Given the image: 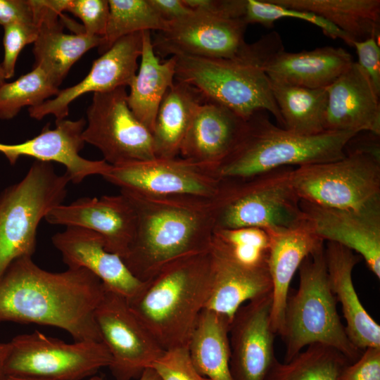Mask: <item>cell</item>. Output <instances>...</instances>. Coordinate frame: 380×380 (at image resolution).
Listing matches in <instances>:
<instances>
[{
  "instance_id": "6da1fadb",
  "label": "cell",
  "mask_w": 380,
  "mask_h": 380,
  "mask_svg": "<svg viewBox=\"0 0 380 380\" xmlns=\"http://www.w3.org/2000/svg\"><path fill=\"white\" fill-rule=\"evenodd\" d=\"M103 291L102 281L85 269L51 272L22 257L0 277V322L54 327L75 341H101L94 312Z\"/></svg>"
},
{
  "instance_id": "30bf717a",
  "label": "cell",
  "mask_w": 380,
  "mask_h": 380,
  "mask_svg": "<svg viewBox=\"0 0 380 380\" xmlns=\"http://www.w3.org/2000/svg\"><path fill=\"white\" fill-rule=\"evenodd\" d=\"M9 343L6 375L82 380L111 363V356L102 341L69 343L34 331L18 335Z\"/></svg>"
},
{
  "instance_id": "4dcf8cb0",
  "label": "cell",
  "mask_w": 380,
  "mask_h": 380,
  "mask_svg": "<svg viewBox=\"0 0 380 380\" xmlns=\"http://www.w3.org/2000/svg\"><path fill=\"white\" fill-rule=\"evenodd\" d=\"M285 8L312 12L345 32L353 42L379 37V0H269Z\"/></svg>"
},
{
  "instance_id": "74e56055",
  "label": "cell",
  "mask_w": 380,
  "mask_h": 380,
  "mask_svg": "<svg viewBox=\"0 0 380 380\" xmlns=\"http://www.w3.org/2000/svg\"><path fill=\"white\" fill-rule=\"evenodd\" d=\"M63 11L81 20L87 34L101 37L105 34L109 16L108 1L63 0Z\"/></svg>"
},
{
  "instance_id": "52a82bcc",
  "label": "cell",
  "mask_w": 380,
  "mask_h": 380,
  "mask_svg": "<svg viewBox=\"0 0 380 380\" xmlns=\"http://www.w3.org/2000/svg\"><path fill=\"white\" fill-rule=\"evenodd\" d=\"M70 182L51 163L34 161L24 177L0 194V277L16 259L32 257L40 221L63 204Z\"/></svg>"
},
{
  "instance_id": "f546056e",
  "label": "cell",
  "mask_w": 380,
  "mask_h": 380,
  "mask_svg": "<svg viewBox=\"0 0 380 380\" xmlns=\"http://www.w3.org/2000/svg\"><path fill=\"white\" fill-rule=\"evenodd\" d=\"M232 319L204 308L187 348L196 369L210 380H232L229 331Z\"/></svg>"
},
{
  "instance_id": "2e32d148",
  "label": "cell",
  "mask_w": 380,
  "mask_h": 380,
  "mask_svg": "<svg viewBox=\"0 0 380 380\" xmlns=\"http://www.w3.org/2000/svg\"><path fill=\"white\" fill-rule=\"evenodd\" d=\"M142 33L130 34L118 39L93 62L89 73L82 80L60 90L53 99L28 108L30 116L39 120L53 115L56 120H63L68 115L69 105L80 96L129 86L139 68L138 59L142 51Z\"/></svg>"
},
{
  "instance_id": "c3c4849f",
  "label": "cell",
  "mask_w": 380,
  "mask_h": 380,
  "mask_svg": "<svg viewBox=\"0 0 380 380\" xmlns=\"http://www.w3.org/2000/svg\"><path fill=\"white\" fill-rule=\"evenodd\" d=\"M3 380H46L43 379L29 377V376H15V375H6Z\"/></svg>"
},
{
  "instance_id": "277c9868",
  "label": "cell",
  "mask_w": 380,
  "mask_h": 380,
  "mask_svg": "<svg viewBox=\"0 0 380 380\" xmlns=\"http://www.w3.org/2000/svg\"><path fill=\"white\" fill-rule=\"evenodd\" d=\"M358 133L330 132L305 136L273 124L265 110L254 113L229 156L215 170L220 179L243 178L282 167L327 163L346 156L348 142Z\"/></svg>"
},
{
  "instance_id": "8fae6325",
  "label": "cell",
  "mask_w": 380,
  "mask_h": 380,
  "mask_svg": "<svg viewBox=\"0 0 380 380\" xmlns=\"http://www.w3.org/2000/svg\"><path fill=\"white\" fill-rule=\"evenodd\" d=\"M127 99L125 87L94 93L87 110L82 138L111 165L156 158L152 134L133 114Z\"/></svg>"
},
{
  "instance_id": "7dc6e473",
  "label": "cell",
  "mask_w": 380,
  "mask_h": 380,
  "mask_svg": "<svg viewBox=\"0 0 380 380\" xmlns=\"http://www.w3.org/2000/svg\"><path fill=\"white\" fill-rule=\"evenodd\" d=\"M138 380H162L157 372L152 367L146 368ZM88 380H104L101 376L94 375L89 378Z\"/></svg>"
},
{
  "instance_id": "7a4b0ae2",
  "label": "cell",
  "mask_w": 380,
  "mask_h": 380,
  "mask_svg": "<svg viewBox=\"0 0 380 380\" xmlns=\"http://www.w3.org/2000/svg\"><path fill=\"white\" fill-rule=\"evenodd\" d=\"M120 192L137 217L135 236L122 260L139 281L177 260L210 251L215 229L212 198Z\"/></svg>"
},
{
  "instance_id": "9a60e30c",
  "label": "cell",
  "mask_w": 380,
  "mask_h": 380,
  "mask_svg": "<svg viewBox=\"0 0 380 380\" xmlns=\"http://www.w3.org/2000/svg\"><path fill=\"white\" fill-rule=\"evenodd\" d=\"M271 308L270 293L243 304L234 315L229 331L232 380H265L277 360Z\"/></svg>"
},
{
  "instance_id": "681fc988",
  "label": "cell",
  "mask_w": 380,
  "mask_h": 380,
  "mask_svg": "<svg viewBox=\"0 0 380 380\" xmlns=\"http://www.w3.org/2000/svg\"><path fill=\"white\" fill-rule=\"evenodd\" d=\"M4 82H6V79H5V77H4L3 69H2L1 63H0V86L1 84H3Z\"/></svg>"
},
{
  "instance_id": "e0dca14e",
  "label": "cell",
  "mask_w": 380,
  "mask_h": 380,
  "mask_svg": "<svg viewBox=\"0 0 380 380\" xmlns=\"http://www.w3.org/2000/svg\"><path fill=\"white\" fill-rule=\"evenodd\" d=\"M51 224L80 227L102 236L106 249L123 259L134 240L137 229L134 209L122 193L100 198L83 197L61 204L45 217Z\"/></svg>"
},
{
  "instance_id": "b9f144b4",
  "label": "cell",
  "mask_w": 380,
  "mask_h": 380,
  "mask_svg": "<svg viewBox=\"0 0 380 380\" xmlns=\"http://www.w3.org/2000/svg\"><path fill=\"white\" fill-rule=\"evenodd\" d=\"M379 37H370L360 42H353L356 49L357 63L367 75L376 92L380 96V47Z\"/></svg>"
},
{
  "instance_id": "44dd1931",
  "label": "cell",
  "mask_w": 380,
  "mask_h": 380,
  "mask_svg": "<svg viewBox=\"0 0 380 380\" xmlns=\"http://www.w3.org/2000/svg\"><path fill=\"white\" fill-rule=\"evenodd\" d=\"M325 89L324 131L370 132L380 136V96L357 62L353 61Z\"/></svg>"
},
{
  "instance_id": "7402d4cb",
  "label": "cell",
  "mask_w": 380,
  "mask_h": 380,
  "mask_svg": "<svg viewBox=\"0 0 380 380\" xmlns=\"http://www.w3.org/2000/svg\"><path fill=\"white\" fill-rule=\"evenodd\" d=\"M210 253L211 292L205 308L232 319L241 305L272 293L267 265L246 263L214 238Z\"/></svg>"
},
{
  "instance_id": "bcb514c9",
  "label": "cell",
  "mask_w": 380,
  "mask_h": 380,
  "mask_svg": "<svg viewBox=\"0 0 380 380\" xmlns=\"http://www.w3.org/2000/svg\"><path fill=\"white\" fill-rule=\"evenodd\" d=\"M10 350L9 342H0V380L6 376V363Z\"/></svg>"
},
{
  "instance_id": "7bdbcfd3",
  "label": "cell",
  "mask_w": 380,
  "mask_h": 380,
  "mask_svg": "<svg viewBox=\"0 0 380 380\" xmlns=\"http://www.w3.org/2000/svg\"><path fill=\"white\" fill-rule=\"evenodd\" d=\"M189 8L210 15L243 19L246 13V0H183Z\"/></svg>"
},
{
  "instance_id": "ffe728a7",
  "label": "cell",
  "mask_w": 380,
  "mask_h": 380,
  "mask_svg": "<svg viewBox=\"0 0 380 380\" xmlns=\"http://www.w3.org/2000/svg\"><path fill=\"white\" fill-rule=\"evenodd\" d=\"M30 2L34 23L38 30L33 43V67L42 68L59 87L73 64L87 51L99 47L103 39L84 32H64L65 17L56 8L53 0H30Z\"/></svg>"
},
{
  "instance_id": "1f68e13d",
  "label": "cell",
  "mask_w": 380,
  "mask_h": 380,
  "mask_svg": "<svg viewBox=\"0 0 380 380\" xmlns=\"http://www.w3.org/2000/svg\"><path fill=\"white\" fill-rule=\"evenodd\" d=\"M271 90L283 120V128L300 135L324 131L327 106L325 88L310 89L270 79Z\"/></svg>"
},
{
  "instance_id": "d6986e66",
  "label": "cell",
  "mask_w": 380,
  "mask_h": 380,
  "mask_svg": "<svg viewBox=\"0 0 380 380\" xmlns=\"http://www.w3.org/2000/svg\"><path fill=\"white\" fill-rule=\"evenodd\" d=\"M307 226L321 239L356 252L380 279V210L328 208L300 200Z\"/></svg>"
},
{
  "instance_id": "4316f807",
  "label": "cell",
  "mask_w": 380,
  "mask_h": 380,
  "mask_svg": "<svg viewBox=\"0 0 380 380\" xmlns=\"http://www.w3.org/2000/svg\"><path fill=\"white\" fill-rule=\"evenodd\" d=\"M324 257L330 288L341 303L349 339L362 351L380 348V326L362 305L353 282L352 273L359 256L343 246L327 242Z\"/></svg>"
},
{
  "instance_id": "f6af8a7d",
  "label": "cell",
  "mask_w": 380,
  "mask_h": 380,
  "mask_svg": "<svg viewBox=\"0 0 380 380\" xmlns=\"http://www.w3.org/2000/svg\"><path fill=\"white\" fill-rule=\"evenodd\" d=\"M148 1L160 16L169 23L183 18L193 11L183 0Z\"/></svg>"
},
{
  "instance_id": "8d00e7d4",
  "label": "cell",
  "mask_w": 380,
  "mask_h": 380,
  "mask_svg": "<svg viewBox=\"0 0 380 380\" xmlns=\"http://www.w3.org/2000/svg\"><path fill=\"white\" fill-rule=\"evenodd\" d=\"M213 238L246 263L267 265L270 241L265 230L253 227L215 229Z\"/></svg>"
},
{
  "instance_id": "9c48e42d",
  "label": "cell",
  "mask_w": 380,
  "mask_h": 380,
  "mask_svg": "<svg viewBox=\"0 0 380 380\" xmlns=\"http://www.w3.org/2000/svg\"><path fill=\"white\" fill-rule=\"evenodd\" d=\"M174 56L176 81L193 87L205 100L226 106L245 120L259 110L268 111L283 127L269 77L260 67L242 59Z\"/></svg>"
},
{
  "instance_id": "5bb4252c",
  "label": "cell",
  "mask_w": 380,
  "mask_h": 380,
  "mask_svg": "<svg viewBox=\"0 0 380 380\" xmlns=\"http://www.w3.org/2000/svg\"><path fill=\"white\" fill-rule=\"evenodd\" d=\"M243 19H227L193 11L169 28L152 37L156 54L160 58L185 55L202 58L239 59L248 44Z\"/></svg>"
},
{
  "instance_id": "836d02e7",
  "label": "cell",
  "mask_w": 380,
  "mask_h": 380,
  "mask_svg": "<svg viewBox=\"0 0 380 380\" xmlns=\"http://www.w3.org/2000/svg\"><path fill=\"white\" fill-rule=\"evenodd\" d=\"M109 16L99 53L108 50L120 38L144 31H165L170 23L163 18L148 0H108Z\"/></svg>"
},
{
  "instance_id": "7c38bea8",
  "label": "cell",
  "mask_w": 380,
  "mask_h": 380,
  "mask_svg": "<svg viewBox=\"0 0 380 380\" xmlns=\"http://www.w3.org/2000/svg\"><path fill=\"white\" fill-rule=\"evenodd\" d=\"M94 319L116 380L139 378L165 352L130 309L127 298L104 285Z\"/></svg>"
},
{
  "instance_id": "3957f363",
  "label": "cell",
  "mask_w": 380,
  "mask_h": 380,
  "mask_svg": "<svg viewBox=\"0 0 380 380\" xmlns=\"http://www.w3.org/2000/svg\"><path fill=\"white\" fill-rule=\"evenodd\" d=\"M210 292L209 251L167 265L143 281L127 300L139 322L166 351L187 348Z\"/></svg>"
},
{
  "instance_id": "cb8c5ba5",
  "label": "cell",
  "mask_w": 380,
  "mask_h": 380,
  "mask_svg": "<svg viewBox=\"0 0 380 380\" xmlns=\"http://www.w3.org/2000/svg\"><path fill=\"white\" fill-rule=\"evenodd\" d=\"M353 62L350 53L341 47L286 52L278 36L262 57L260 68L271 80L319 89L332 84Z\"/></svg>"
},
{
  "instance_id": "ac0fdd59",
  "label": "cell",
  "mask_w": 380,
  "mask_h": 380,
  "mask_svg": "<svg viewBox=\"0 0 380 380\" xmlns=\"http://www.w3.org/2000/svg\"><path fill=\"white\" fill-rule=\"evenodd\" d=\"M85 126L83 118L77 120H56L54 129H50L48 124L37 136L24 142L0 143V153L12 165L22 156L61 163L65 167L70 182L80 184L89 176H103L111 167L104 160H91L80 155L85 144L82 138Z\"/></svg>"
},
{
  "instance_id": "484cf974",
  "label": "cell",
  "mask_w": 380,
  "mask_h": 380,
  "mask_svg": "<svg viewBox=\"0 0 380 380\" xmlns=\"http://www.w3.org/2000/svg\"><path fill=\"white\" fill-rule=\"evenodd\" d=\"M269 236L268 270L272 281L270 324L280 335L291 281L305 258L324 247V241L304 222L266 232Z\"/></svg>"
},
{
  "instance_id": "83f0119b",
  "label": "cell",
  "mask_w": 380,
  "mask_h": 380,
  "mask_svg": "<svg viewBox=\"0 0 380 380\" xmlns=\"http://www.w3.org/2000/svg\"><path fill=\"white\" fill-rule=\"evenodd\" d=\"M140 59L127 100L133 114L152 134L159 106L175 83L176 58L173 56L160 62L153 46L151 32L144 31Z\"/></svg>"
},
{
  "instance_id": "f1b7e54d",
  "label": "cell",
  "mask_w": 380,
  "mask_h": 380,
  "mask_svg": "<svg viewBox=\"0 0 380 380\" xmlns=\"http://www.w3.org/2000/svg\"><path fill=\"white\" fill-rule=\"evenodd\" d=\"M205 99L193 87L181 82L165 93L152 132L156 158H173L180 148L198 106Z\"/></svg>"
},
{
  "instance_id": "4fadbf2b",
  "label": "cell",
  "mask_w": 380,
  "mask_h": 380,
  "mask_svg": "<svg viewBox=\"0 0 380 380\" xmlns=\"http://www.w3.org/2000/svg\"><path fill=\"white\" fill-rule=\"evenodd\" d=\"M102 177L120 190L151 196L213 198L221 182L210 167L182 157L111 165Z\"/></svg>"
},
{
  "instance_id": "d590c367",
  "label": "cell",
  "mask_w": 380,
  "mask_h": 380,
  "mask_svg": "<svg viewBox=\"0 0 380 380\" xmlns=\"http://www.w3.org/2000/svg\"><path fill=\"white\" fill-rule=\"evenodd\" d=\"M284 18L306 21L320 28L326 36L331 39H341L352 46V41L345 32L315 13L285 8L269 0H246L243 20L247 25L258 23L271 27L275 21Z\"/></svg>"
},
{
  "instance_id": "60d3db41",
  "label": "cell",
  "mask_w": 380,
  "mask_h": 380,
  "mask_svg": "<svg viewBox=\"0 0 380 380\" xmlns=\"http://www.w3.org/2000/svg\"><path fill=\"white\" fill-rule=\"evenodd\" d=\"M337 380H380V348L369 347L347 365Z\"/></svg>"
},
{
  "instance_id": "ee69618b",
  "label": "cell",
  "mask_w": 380,
  "mask_h": 380,
  "mask_svg": "<svg viewBox=\"0 0 380 380\" xmlns=\"http://www.w3.org/2000/svg\"><path fill=\"white\" fill-rule=\"evenodd\" d=\"M13 23L34 25L30 0H0V25Z\"/></svg>"
},
{
  "instance_id": "d6a6232c",
  "label": "cell",
  "mask_w": 380,
  "mask_h": 380,
  "mask_svg": "<svg viewBox=\"0 0 380 380\" xmlns=\"http://www.w3.org/2000/svg\"><path fill=\"white\" fill-rule=\"evenodd\" d=\"M350 363L336 349L312 343L288 362L281 363L277 359L265 380H337Z\"/></svg>"
},
{
  "instance_id": "d4e9b609",
  "label": "cell",
  "mask_w": 380,
  "mask_h": 380,
  "mask_svg": "<svg viewBox=\"0 0 380 380\" xmlns=\"http://www.w3.org/2000/svg\"><path fill=\"white\" fill-rule=\"evenodd\" d=\"M51 241L68 268L89 271L105 286L127 299L132 297L143 284L120 256L106 249L102 236L94 232L68 227L53 235Z\"/></svg>"
},
{
  "instance_id": "f35d334b",
  "label": "cell",
  "mask_w": 380,
  "mask_h": 380,
  "mask_svg": "<svg viewBox=\"0 0 380 380\" xmlns=\"http://www.w3.org/2000/svg\"><path fill=\"white\" fill-rule=\"evenodd\" d=\"M3 27L4 55L1 65L5 79L8 80L15 75V64L19 54L27 44L35 42L38 30L35 25L23 23H13Z\"/></svg>"
},
{
  "instance_id": "e575fe53",
  "label": "cell",
  "mask_w": 380,
  "mask_h": 380,
  "mask_svg": "<svg viewBox=\"0 0 380 380\" xmlns=\"http://www.w3.org/2000/svg\"><path fill=\"white\" fill-rule=\"evenodd\" d=\"M60 91L49 75L39 67L0 86V119L11 120L23 107L40 105Z\"/></svg>"
},
{
  "instance_id": "5b68a950",
  "label": "cell",
  "mask_w": 380,
  "mask_h": 380,
  "mask_svg": "<svg viewBox=\"0 0 380 380\" xmlns=\"http://www.w3.org/2000/svg\"><path fill=\"white\" fill-rule=\"evenodd\" d=\"M298 270V288L288 294L280 334L285 346L284 362L312 343L332 347L351 363L355 362L363 351L352 343L338 315L324 247L305 258Z\"/></svg>"
},
{
  "instance_id": "ab89813d",
  "label": "cell",
  "mask_w": 380,
  "mask_h": 380,
  "mask_svg": "<svg viewBox=\"0 0 380 380\" xmlns=\"http://www.w3.org/2000/svg\"><path fill=\"white\" fill-rule=\"evenodd\" d=\"M162 380H210L194 367L187 348L166 350L151 365Z\"/></svg>"
},
{
  "instance_id": "ba28073f",
  "label": "cell",
  "mask_w": 380,
  "mask_h": 380,
  "mask_svg": "<svg viewBox=\"0 0 380 380\" xmlns=\"http://www.w3.org/2000/svg\"><path fill=\"white\" fill-rule=\"evenodd\" d=\"M291 180L302 201L333 208L380 210V151L346 147L341 159L293 167Z\"/></svg>"
},
{
  "instance_id": "8992f818",
  "label": "cell",
  "mask_w": 380,
  "mask_h": 380,
  "mask_svg": "<svg viewBox=\"0 0 380 380\" xmlns=\"http://www.w3.org/2000/svg\"><path fill=\"white\" fill-rule=\"evenodd\" d=\"M294 167L243 178L221 179L212 198L215 229L258 228L265 232L305 222L291 180Z\"/></svg>"
},
{
  "instance_id": "603a6c76",
  "label": "cell",
  "mask_w": 380,
  "mask_h": 380,
  "mask_svg": "<svg viewBox=\"0 0 380 380\" xmlns=\"http://www.w3.org/2000/svg\"><path fill=\"white\" fill-rule=\"evenodd\" d=\"M247 120L226 106L205 100L194 113L179 156L215 171L239 144Z\"/></svg>"
}]
</instances>
